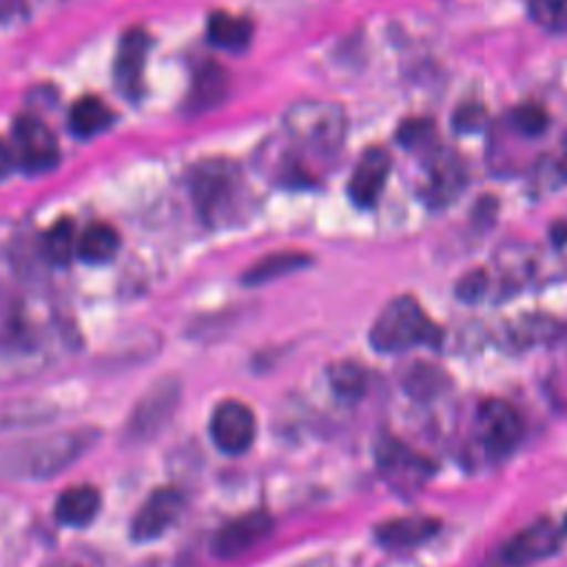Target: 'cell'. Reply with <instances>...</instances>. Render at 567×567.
<instances>
[{
	"mask_svg": "<svg viewBox=\"0 0 567 567\" xmlns=\"http://www.w3.org/2000/svg\"><path fill=\"white\" fill-rule=\"evenodd\" d=\"M91 443L86 432H55L0 445V476L49 478L71 465Z\"/></svg>",
	"mask_w": 567,
	"mask_h": 567,
	"instance_id": "1",
	"label": "cell"
},
{
	"mask_svg": "<svg viewBox=\"0 0 567 567\" xmlns=\"http://www.w3.org/2000/svg\"><path fill=\"white\" fill-rule=\"evenodd\" d=\"M190 195L202 219L221 226L239 215L246 184L241 171L233 162L208 159L193 171Z\"/></svg>",
	"mask_w": 567,
	"mask_h": 567,
	"instance_id": "2",
	"label": "cell"
},
{
	"mask_svg": "<svg viewBox=\"0 0 567 567\" xmlns=\"http://www.w3.org/2000/svg\"><path fill=\"white\" fill-rule=\"evenodd\" d=\"M439 341L441 330L410 295L392 299L370 328L372 348L385 354L405 352L416 346H436Z\"/></svg>",
	"mask_w": 567,
	"mask_h": 567,
	"instance_id": "3",
	"label": "cell"
},
{
	"mask_svg": "<svg viewBox=\"0 0 567 567\" xmlns=\"http://www.w3.org/2000/svg\"><path fill=\"white\" fill-rule=\"evenodd\" d=\"M284 126L303 146L328 153L346 137V113L328 100H303L286 111Z\"/></svg>",
	"mask_w": 567,
	"mask_h": 567,
	"instance_id": "4",
	"label": "cell"
},
{
	"mask_svg": "<svg viewBox=\"0 0 567 567\" xmlns=\"http://www.w3.org/2000/svg\"><path fill=\"white\" fill-rule=\"evenodd\" d=\"M560 545V532L549 518H538L509 536L489 558L487 567H529Z\"/></svg>",
	"mask_w": 567,
	"mask_h": 567,
	"instance_id": "5",
	"label": "cell"
},
{
	"mask_svg": "<svg viewBox=\"0 0 567 567\" xmlns=\"http://www.w3.org/2000/svg\"><path fill=\"white\" fill-rule=\"evenodd\" d=\"M520 414L501 399H489L478 410V436L489 458L501 461L509 456L523 439Z\"/></svg>",
	"mask_w": 567,
	"mask_h": 567,
	"instance_id": "6",
	"label": "cell"
},
{
	"mask_svg": "<svg viewBox=\"0 0 567 567\" xmlns=\"http://www.w3.org/2000/svg\"><path fill=\"white\" fill-rule=\"evenodd\" d=\"M13 142L16 157L24 171H49L60 159L55 135L35 115H20L16 120Z\"/></svg>",
	"mask_w": 567,
	"mask_h": 567,
	"instance_id": "7",
	"label": "cell"
},
{
	"mask_svg": "<svg viewBox=\"0 0 567 567\" xmlns=\"http://www.w3.org/2000/svg\"><path fill=\"white\" fill-rule=\"evenodd\" d=\"M257 423L252 410L241 401H224L210 416V436L226 454H241L255 441Z\"/></svg>",
	"mask_w": 567,
	"mask_h": 567,
	"instance_id": "8",
	"label": "cell"
},
{
	"mask_svg": "<svg viewBox=\"0 0 567 567\" xmlns=\"http://www.w3.org/2000/svg\"><path fill=\"white\" fill-rule=\"evenodd\" d=\"M377 461L388 483L401 492L416 489L430 476L432 470L425 456L412 452L408 445L394 439H383L377 445Z\"/></svg>",
	"mask_w": 567,
	"mask_h": 567,
	"instance_id": "9",
	"label": "cell"
},
{
	"mask_svg": "<svg viewBox=\"0 0 567 567\" xmlns=\"http://www.w3.org/2000/svg\"><path fill=\"white\" fill-rule=\"evenodd\" d=\"M182 507H184V496L177 487L166 485L155 489L137 509L131 523V536L140 543L162 536L177 520Z\"/></svg>",
	"mask_w": 567,
	"mask_h": 567,
	"instance_id": "10",
	"label": "cell"
},
{
	"mask_svg": "<svg viewBox=\"0 0 567 567\" xmlns=\"http://www.w3.org/2000/svg\"><path fill=\"white\" fill-rule=\"evenodd\" d=\"M390 166H392V159H390L388 151H383L379 146L363 151V155L357 159L350 182H348L350 199L361 208L374 206L385 188Z\"/></svg>",
	"mask_w": 567,
	"mask_h": 567,
	"instance_id": "11",
	"label": "cell"
},
{
	"mask_svg": "<svg viewBox=\"0 0 567 567\" xmlns=\"http://www.w3.org/2000/svg\"><path fill=\"white\" fill-rule=\"evenodd\" d=\"M465 173L463 164L452 153H436L427 159L421 182V199L430 206H447L463 190Z\"/></svg>",
	"mask_w": 567,
	"mask_h": 567,
	"instance_id": "12",
	"label": "cell"
},
{
	"mask_svg": "<svg viewBox=\"0 0 567 567\" xmlns=\"http://www.w3.org/2000/svg\"><path fill=\"white\" fill-rule=\"evenodd\" d=\"M272 529V520L266 512H248L221 525L213 538V551L224 558L239 556L259 545Z\"/></svg>",
	"mask_w": 567,
	"mask_h": 567,
	"instance_id": "13",
	"label": "cell"
},
{
	"mask_svg": "<svg viewBox=\"0 0 567 567\" xmlns=\"http://www.w3.org/2000/svg\"><path fill=\"white\" fill-rule=\"evenodd\" d=\"M148 35L144 29H128L117 44L115 53V84L117 89L135 100L142 91V78H144V64L148 55Z\"/></svg>",
	"mask_w": 567,
	"mask_h": 567,
	"instance_id": "14",
	"label": "cell"
},
{
	"mask_svg": "<svg viewBox=\"0 0 567 567\" xmlns=\"http://www.w3.org/2000/svg\"><path fill=\"white\" fill-rule=\"evenodd\" d=\"M439 527H441V520L434 516L410 514V516H399L381 523L374 529V536L388 549H408L434 538Z\"/></svg>",
	"mask_w": 567,
	"mask_h": 567,
	"instance_id": "15",
	"label": "cell"
},
{
	"mask_svg": "<svg viewBox=\"0 0 567 567\" xmlns=\"http://www.w3.org/2000/svg\"><path fill=\"white\" fill-rule=\"evenodd\" d=\"M100 509V494L91 485L66 487L55 501V518L69 527L89 525Z\"/></svg>",
	"mask_w": 567,
	"mask_h": 567,
	"instance_id": "16",
	"label": "cell"
},
{
	"mask_svg": "<svg viewBox=\"0 0 567 567\" xmlns=\"http://www.w3.org/2000/svg\"><path fill=\"white\" fill-rule=\"evenodd\" d=\"M208 38L221 49L239 51L252 38V22L244 16H233L226 11H217L208 20Z\"/></svg>",
	"mask_w": 567,
	"mask_h": 567,
	"instance_id": "17",
	"label": "cell"
},
{
	"mask_svg": "<svg viewBox=\"0 0 567 567\" xmlns=\"http://www.w3.org/2000/svg\"><path fill=\"white\" fill-rule=\"evenodd\" d=\"M226 73L224 69H219L213 62H206L199 66V71L193 78V89H190V97L188 104L193 111H206L213 109L215 104H219L226 95Z\"/></svg>",
	"mask_w": 567,
	"mask_h": 567,
	"instance_id": "18",
	"label": "cell"
},
{
	"mask_svg": "<svg viewBox=\"0 0 567 567\" xmlns=\"http://www.w3.org/2000/svg\"><path fill=\"white\" fill-rule=\"evenodd\" d=\"M113 111L109 109L106 102H102L100 97H82L73 104L71 109V115H69V124H71V131L75 135H82V137H91V135H97L102 131H106L111 124H113Z\"/></svg>",
	"mask_w": 567,
	"mask_h": 567,
	"instance_id": "19",
	"label": "cell"
},
{
	"mask_svg": "<svg viewBox=\"0 0 567 567\" xmlns=\"http://www.w3.org/2000/svg\"><path fill=\"white\" fill-rule=\"evenodd\" d=\"M120 248V237L109 224H91L82 230L78 241V255L86 264H106Z\"/></svg>",
	"mask_w": 567,
	"mask_h": 567,
	"instance_id": "20",
	"label": "cell"
},
{
	"mask_svg": "<svg viewBox=\"0 0 567 567\" xmlns=\"http://www.w3.org/2000/svg\"><path fill=\"white\" fill-rule=\"evenodd\" d=\"M306 264H308L306 255L275 252V255H268L261 261H257L252 268H248L246 275H244V281L246 284H264V281H270L275 277L286 275V272H292V270H297Z\"/></svg>",
	"mask_w": 567,
	"mask_h": 567,
	"instance_id": "21",
	"label": "cell"
},
{
	"mask_svg": "<svg viewBox=\"0 0 567 567\" xmlns=\"http://www.w3.org/2000/svg\"><path fill=\"white\" fill-rule=\"evenodd\" d=\"M80 235L71 219H58L44 235V252L53 264H69L78 255Z\"/></svg>",
	"mask_w": 567,
	"mask_h": 567,
	"instance_id": "22",
	"label": "cell"
},
{
	"mask_svg": "<svg viewBox=\"0 0 567 567\" xmlns=\"http://www.w3.org/2000/svg\"><path fill=\"white\" fill-rule=\"evenodd\" d=\"M445 385V374L441 368L432 363H416L412 365L403 377V388L414 399H432L436 396Z\"/></svg>",
	"mask_w": 567,
	"mask_h": 567,
	"instance_id": "23",
	"label": "cell"
},
{
	"mask_svg": "<svg viewBox=\"0 0 567 567\" xmlns=\"http://www.w3.org/2000/svg\"><path fill=\"white\" fill-rule=\"evenodd\" d=\"M330 385L348 401L359 399L365 392V370L354 361H339L330 368Z\"/></svg>",
	"mask_w": 567,
	"mask_h": 567,
	"instance_id": "24",
	"label": "cell"
},
{
	"mask_svg": "<svg viewBox=\"0 0 567 567\" xmlns=\"http://www.w3.org/2000/svg\"><path fill=\"white\" fill-rule=\"evenodd\" d=\"M532 20L551 33L567 31V0H527Z\"/></svg>",
	"mask_w": 567,
	"mask_h": 567,
	"instance_id": "25",
	"label": "cell"
},
{
	"mask_svg": "<svg viewBox=\"0 0 567 567\" xmlns=\"http://www.w3.org/2000/svg\"><path fill=\"white\" fill-rule=\"evenodd\" d=\"M512 124L523 135H540L547 128L549 117H547V111L540 104L527 102V104H520V106L514 109Z\"/></svg>",
	"mask_w": 567,
	"mask_h": 567,
	"instance_id": "26",
	"label": "cell"
},
{
	"mask_svg": "<svg viewBox=\"0 0 567 567\" xmlns=\"http://www.w3.org/2000/svg\"><path fill=\"white\" fill-rule=\"evenodd\" d=\"M432 137H434V124L430 120H405L396 131V140L405 148L427 146Z\"/></svg>",
	"mask_w": 567,
	"mask_h": 567,
	"instance_id": "27",
	"label": "cell"
},
{
	"mask_svg": "<svg viewBox=\"0 0 567 567\" xmlns=\"http://www.w3.org/2000/svg\"><path fill=\"white\" fill-rule=\"evenodd\" d=\"M558 328L554 326V321L551 319H538V317H529V319H525L516 330H514V334H516V339L518 341H523V343H536V341H547V339H551V334L556 332Z\"/></svg>",
	"mask_w": 567,
	"mask_h": 567,
	"instance_id": "28",
	"label": "cell"
},
{
	"mask_svg": "<svg viewBox=\"0 0 567 567\" xmlns=\"http://www.w3.org/2000/svg\"><path fill=\"white\" fill-rule=\"evenodd\" d=\"M485 122V109L478 106V104H463L454 117H452V124L456 131L461 133H467V131H478Z\"/></svg>",
	"mask_w": 567,
	"mask_h": 567,
	"instance_id": "29",
	"label": "cell"
},
{
	"mask_svg": "<svg viewBox=\"0 0 567 567\" xmlns=\"http://www.w3.org/2000/svg\"><path fill=\"white\" fill-rule=\"evenodd\" d=\"M487 288V275L483 270H474V272H467L461 281H458V288H456V295L458 299L463 301H478L483 297Z\"/></svg>",
	"mask_w": 567,
	"mask_h": 567,
	"instance_id": "30",
	"label": "cell"
},
{
	"mask_svg": "<svg viewBox=\"0 0 567 567\" xmlns=\"http://www.w3.org/2000/svg\"><path fill=\"white\" fill-rule=\"evenodd\" d=\"M11 166H13L11 148L0 140V179H4L11 173Z\"/></svg>",
	"mask_w": 567,
	"mask_h": 567,
	"instance_id": "31",
	"label": "cell"
},
{
	"mask_svg": "<svg viewBox=\"0 0 567 567\" xmlns=\"http://www.w3.org/2000/svg\"><path fill=\"white\" fill-rule=\"evenodd\" d=\"M565 532H567V516H565Z\"/></svg>",
	"mask_w": 567,
	"mask_h": 567,
	"instance_id": "32",
	"label": "cell"
}]
</instances>
